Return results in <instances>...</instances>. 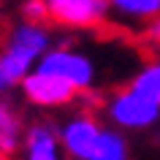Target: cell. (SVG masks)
I'll list each match as a JSON object with an SVG mask.
<instances>
[{
	"label": "cell",
	"mask_w": 160,
	"mask_h": 160,
	"mask_svg": "<svg viewBox=\"0 0 160 160\" xmlns=\"http://www.w3.org/2000/svg\"><path fill=\"white\" fill-rule=\"evenodd\" d=\"M8 22V0H0V30Z\"/></svg>",
	"instance_id": "14"
},
{
	"label": "cell",
	"mask_w": 160,
	"mask_h": 160,
	"mask_svg": "<svg viewBox=\"0 0 160 160\" xmlns=\"http://www.w3.org/2000/svg\"><path fill=\"white\" fill-rule=\"evenodd\" d=\"M17 17L33 19V22H49V6L46 0H17Z\"/></svg>",
	"instance_id": "12"
},
{
	"label": "cell",
	"mask_w": 160,
	"mask_h": 160,
	"mask_svg": "<svg viewBox=\"0 0 160 160\" xmlns=\"http://www.w3.org/2000/svg\"><path fill=\"white\" fill-rule=\"evenodd\" d=\"M68 160H71V158H68Z\"/></svg>",
	"instance_id": "15"
},
{
	"label": "cell",
	"mask_w": 160,
	"mask_h": 160,
	"mask_svg": "<svg viewBox=\"0 0 160 160\" xmlns=\"http://www.w3.org/2000/svg\"><path fill=\"white\" fill-rule=\"evenodd\" d=\"M90 160H130V144H128L125 130L114 125H103Z\"/></svg>",
	"instance_id": "10"
},
{
	"label": "cell",
	"mask_w": 160,
	"mask_h": 160,
	"mask_svg": "<svg viewBox=\"0 0 160 160\" xmlns=\"http://www.w3.org/2000/svg\"><path fill=\"white\" fill-rule=\"evenodd\" d=\"M130 87H133L136 92H141V95H147V98H152V101L160 103V57L144 62V65L133 73Z\"/></svg>",
	"instance_id": "11"
},
{
	"label": "cell",
	"mask_w": 160,
	"mask_h": 160,
	"mask_svg": "<svg viewBox=\"0 0 160 160\" xmlns=\"http://www.w3.org/2000/svg\"><path fill=\"white\" fill-rule=\"evenodd\" d=\"M22 160H65L62 141H60V130L49 119H38L25 128L22 136Z\"/></svg>",
	"instance_id": "7"
},
{
	"label": "cell",
	"mask_w": 160,
	"mask_h": 160,
	"mask_svg": "<svg viewBox=\"0 0 160 160\" xmlns=\"http://www.w3.org/2000/svg\"><path fill=\"white\" fill-rule=\"evenodd\" d=\"M103 114L109 119V125L119 130H149L160 122V103L136 92L133 87H119L103 101Z\"/></svg>",
	"instance_id": "2"
},
{
	"label": "cell",
	"mask_w": 160,
	"mask_h": 160,
	"mask_svg": "<svg viewBox=\"0 0 160 160\" xmlns=\"http://www.w3.org/2000/svg\"><path fill=\"white\" fill-rule=\"evenodd\" d=\"M60 141H62V152L71 160H90L95 149V141L103 130V122L95 117L92 111L79 109L73 114H68L62 122L57 125Z\"/></svg>",
	"instance_id": "6"
},
{
	"label": "cell",
	"mask_w": 160,
	"mask_h": 160,
	"mask_svg": "<svg viewBox=\"0 0 160 160\" xmlns=\"http://www.w3.org/2000/svg\"><path fill=\"white\" fill-rule=\"evenodd\" d=\"M109 14L114 22L138 25L160 17V0H109Z\"/></svg>",
	"instance_id": "9"
},
{
	"label": "cell",
	"mask_w": 160,
	"mask_h": 160,
	"mask_svg": "<svg viewBox=\"0 0 160 160\" xmlns=\"http://www.w3.org/2000/svg\"><path fill=\"white\" fill-rule=\"evenodd\" d=\"M35 68H43V71L65 79L71 87L79 90V95H87V92H92L95 87H98L95 60L87 52H82L79 46H71V43H54L41 57V62Z\"/></svg>",
	"instance_id": "3"
},
{
	"label": "cell",
	"mask_w": 160,
	"mask_h": 160,
	"mask_svg": "<svg viewBox=\"0 0 160 160\" xmlns=\"http://www.w3.org/2000/svg\"><path fill=\"white\" fill-rule=\"evenodd\" d=\"M49 22L62 30H98L111 19L109 0H46Z\"/></svg>",
	"instance_id": "5"
},
{
	"label": "cell",
	"mask_w": 160,
	"mask_h": 160,
	"mask_svg": "<svg viewBox=\"0 0 160 160\" xmlns=\"http://www.w3.org/2000/svg\"><path fill=\"white\" fill-rule=\"evenodd\" d=\"M52 22L8 19L0 30V95L19 90L22 79L33 71L41 57L54 46Z\"/></svg>",
	"instance_id": "1"
},
{
	"label": "cell",
	"mask_w": 160,
	"mask_h": 160,
	"mask_svg": "<svg viewBox=\"0 0 160 160\" xmlns=\"http://www.w3.org/2000/svg\"><path fill=\"white\" fill-rule=\"evenodd\" d=\"M25 128L27 122L22 119L19 109L8 101V95H0V160H11L19 155Z\"/></svg>",
	"instance_id": "8"
},
{
	"label": "cell",
	"mask_w": 160,
	"mask_h": 160,
	"mask_svg": "<svg viewBox=\"0 0 160 160\" xmlns=\"http://www.w3.org/2000/svg\"><path fill=\"white\" fill-rule=\"evenodd\" d=\"M141 41L149 49L160 52V17H155V19H149V22L141 25Z\"/></svg>",
	"instance_id": "13"
},
{
	"label": "cell",
	"mask_w": 160,
	"mask_h": 160,
	"mask_svg": "<svg viewBox=\"0 0 160 160\" xmlns=\"http://www.w3.org/2000/svg\"><path fill=\"white\" fill-rule=\"evenodd\" d=\"M19 92L25 98L27 106L33 109H43V111H54V109H65L73 101H79L82 95L76 87H71L65 79L43 71V68H33L30 73L22 79Z\"/></svg>",
	"instance_id": "4"
}]
</instances>
